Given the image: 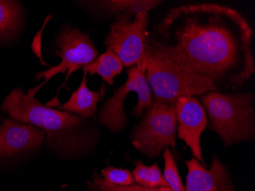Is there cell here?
Returning a JSON list of instances; mask_svg holds the SVG:
<instances>
[{
    "instance_id": "1",
    "label": "cell",
    "mask_w": 255,
    "mask_h": 191,
    "mask_svg": "<svg viewBox=\"0 0 255 191\" xmlns=\"http://www.w3.org/2000/svg\"><path fill=\"white\" fill-rule=\"evenodd\" d=\"M253 31L240 11L217 3L172 8L154 24L148 43L222 90H236L255 73Z\"/></svg>"
},
{
    "instance_id": "2",
    "label": "cell",
    "mask_w": 255,
    "mask_h": 191,
    "mask_svg": "<svg viewBox=\"0 0 255 191\" xmlns=\"http://www.w3.org/2000/svg\"><path fill=\"white\" fill-rule=\"evenodd\" d=\"M11 119L44 131L48 150L64 162L91 155L100 140L98 129L90 119L41 104L22 89H14L0 106Z\"/></svg>"
},
{
    "instance_id": "3",
    "label": "cell",
    "mask_w": 255,
    "mask_h": 191,
    "mask_svg": "<svg viewBox=\"0 0 255 191\" xmlns=\"http://www.w3.org/2000/svg\"><path fill=\"white\" fill-rule=\"evenodd\" d=\"M200 102L207 116V125L221 138L225 148L255 139L254 93L214 90L202 95Z\"/></svg>"
},
{
    "instance_id": "4",
    "label": "cell",
    "mask_w": 255,
    "mask_h": 191,
    "mask_svg": "<svg viewBox=\"0 0 255 191\" xmlns=\"http://www.w3.org/2000/svg\"><path fill=\"white\" fill-rule=\"evenodd\" d=\"M144 62L153 101L174 104L180 97H195L219 90L210 80L193 74L153 48L149 43Z\"/></svg>"
},
{
    "instance_id": "5",
    "label": "cell",
    "mask_w": 255,
    "mask_h": 191,
    "mask_svg": "<svg viewBox=\"0 0 255 191\" xmlns=\"http://www.w3.org/2000/svg\"><path fill=\"white\" fill-rule=\"evenodd\" d=\"M53 53L55 57L61 59V63L58 65L50 67L48 70L36 74L35 80H39L43 78L44 80L39 85L27 91V94L30 97H35L37 92L51 79L58 74H64L67 71L64 83L57 90L56 97L46 104L48 106L58 104L57 100L60 90L65 87L71 74L77 70H83L84 67L93 62L99 56L98 50L90 38V34L70 25L62 28L57 34L54 40Z\"/></svg>"
},
{
    "instance_id": "6",
    "label": "cell",
    "mask_w": 255,
    "mask_h": 191,
    "mask_svg": "<svg viewBox=\"0 0 255 191\" xmlns=\"http://www.w3.org/2000/svg\"><path fill=\"white\" fill-rule=\"evenodd\" d=\"M177 122L173 103L153 101L130 135V142L150 159L158 157L166 148L176 150Z\"/></svg>"
},
{
    "instance_id": "7",
    "label": "cell",
    "mask_w": 255,
    "mask_h": 191,
    "mask_svg": "<svg viewBox=\"0 0 255 191\" xmlns=\"http://www.w3.org/2000/svg\"><path fill=\"white\" fill-rule=\"evenodd\" d=\"M127 80L118 88L113 90V97L107 99L98 115L100 126L108 129L113 134L124 130L127 116L124 110L125 101L130 93L137 95V103L131 111L134 117L142 116L152 103V92L146 79V64L134 65L126 70Z\"/></svg>"
},
{
    "instance_id": "8",
    "label": "cell",
    "mask_w": 255,
    "mask_h": 191,
    "mask_svg": "<svg viewBox=\"0 0 255 191\" xmlns=\"http://www.w3.org/2000/svg\"><path fill=\"white\" fill-rule=\"evenodd\" d=\"M149 12L141 11L133 19L117 20L110 25L103 42L127 68L144 64L148 47Z\"/></svg>"
},
{
    "instance_id": "9",
    "label": "cell",
    "mask_w": 255,
    "mask_h": 191,
    "mask_svg": "<svg viewBox=\"0 0 255 191\" xmlns=\"http://www.w3.org/2000/svg\"><path fill=\"white\" fill-rule=\"evenodd\" d=\"M177 136L190 148L194 159L206 167L203 159L200 139L207 127L208 119L203 105L195 97H183L174 103Z\"/></svg>"
},
{
    "instance_id": "10",
    "label": "cell",
    "mask_w": 255,
    "mask_h": 191,
    "mask_svg": "<svg viewBox=\"0 0 255 191\" xmlns=\"http://www.w3.org/2000/svg\"><path fill=\"white\" fill-rule=\"evenodd\" d=\"M45 140L44 131L14 119L0 124V158L12 157L39 149Z\"/></svg>"
},
{
    "instance_id": "11",
    "label": "cell",
    "mask_w": 255,
    "mask_h": 191,
    "mask_svg": "<svg viewBox=\"0 0 255 191\" xmlns=\"http://www.w3.org/2000/svg\"><path fill=\"white\" fill-rule=\"evenodd\" d=\"M185 163L188 169L185 191H236L226 167L215 154L209 169L194 158Z\"/></svg>"
},
{
    "instance_id": "12",
    "label": "cell",
    "mask_w": 255,
    "mask_h": 191,
    "mask_svg": "<svg viewBox=\"0 0 255 191\" xmlns=\"http://www.w3.org/2000/svg\"><path fill=\"white\" fill-rule=\"evenodd\" d=\"M100 18L131 19L141 11L154 9L163 2L158 0H98L76 2Z\"/></svg>"
},
{
    "instance_id": "13",
    "label": "cell",
    "mask_w": 255,
    "mask_h": 191,
    "mask_svg": "<svg viewBox=\"0 0 255 191\" xmlns=\"http://www.w3.org/2000/svg\"><path fill=\"white\" fill-rule=\"evenodd\" d=\"M87 74L84 70L82 81L67 102L59 106L60 110L77 115L85 119L94 117L97 113V105L103 95V90L92 91L87 86Z\"/></svg>"
},
{
    "instance_id": "14",
    "label": "cell",
    "mask_w": 255,
    "mask_h": 191,
    "mask_svg": "<svg viewBox=\"0 0 255 191\" xmlns=\"http://www.w3.org/2000/svg\"><path fill=\"white\" fill-rule=\"evenodd\" d=\"M125 66L121 60L111 51H107L83 68L90 75L100 76L109 85L114 84L115 77L121 74Z\"/></svg>"
},
{
    "instance_id": "15",
    "label": "cell",
    "mask_w": 255,
    "mask_h": 191,
    "mask_svg": "<svg viewBox=\"0 0 255 191\" xmlns=\"http://www.w3.org/2000/svg\"><path fill=\"white\" fill-rule=\"evenodd\" d=\"M21 8L16 1L0 0V40L13 37L20 28Z\"/></svg>"
},
{
    "instance_id": "16",
    "label": "cell",
    "mask_w": 255,
    "mask_h": 191,
    "mask_svg": "<svg viewBox=\"0 0 255 191\" xmlns=\"http://www.w3.org/2000/svg\"><path fill=\"white\" fill-rule=\"evenodd\" d=\"M134 164L135 168L132 171V175L136 184L147 189L169 188L157 163L148 166L141 161H136Z\"/></svg>"
},
{
    "instance_id": "17",
    "label": "cell",
    "mask_w": 255,
    "mask_h": 191,
    "mask_svg": "<svg viewBox=\"0 0 255 191\" xmlns=\"http://www.w3.org/2000/svg\"><path fill=\"white\" fill-rule=\"evenodd\" d=\"M164 160V178L169 188L173 191H185L181 178L177 169L175 159L170 148H166L163 151Z\"/></svg>"
},
{
    "instance_id": "18",
    "label": "cell",
    "mask_w": 255,
    "mask_h": 191,
    "mask_svg": "<svg viewBox=\"0 0 255 191\" xmlns=\"http://www.w3.org/2000/svg\"><path fill=\"white\" fill-rule=\"evenodd\" d=\"M157 190L158 188L147 189L136 183L128 186L113 185L106 182L100 175L95 173L92 177L91 180L87 183V188L85 191H157Z\"/></svg>"
},
{
    "instance_id": "19",
    "label": "cell",
    "mask_w": 255,
    "mask_h": 191,
    "mask_svg": "<svg viewBox=\"0 0 255 191\" xmlns=\"http://www.w3.org/2000/svg\"><path fill=\"white\" fill-rule=\"evenodd\" d=\"M100 176L108 183L120 186H128L136 183L131 172L127 169H117L115 167L108 166L103 169Z\"/></svg>"
},
{
    "instance_id": "20",
    "label": "cell",
    "mask_w": 255,
    "mask_h": 191,
    "mask_svg": "<svg viewBox=\"0 0 255 191\" xmlns=\"http://www.w3.org/2000/svg\"><path fill=\"white\" fill-rule=\"evenodd\" d=\"M50 18H51V15L48 17V18L45 20L44 21V25H43V28H41V31L36 34V36L34 38V42L32 44V49L33 51H34V54H36L37 57H38V58L40 59V61H41V64L44 66H48V64H46V63L44 62V60H43L42 56H41V32L42 31V30H44V27H45L46 23L48 22V19H49Z\"/></svg>"
},
{
    "instance_id": "21",
    "label": "cell",
    "mask_w": 255,
    "mask_h": 191,
    "mask_svg": "<svg viewBox=\"0 0 255 191\" xmlns=\"http://www.w3.org/2000/svg\"><path fill=\"white\" fill-rule=\"evenodd\" d=\"M158 191H173V190L170 189L168 187H164V188H158Z\"/></svg>"
},
{
    "instance_id": "22",
    "label": "cell",
    "mask_w": 255,
    "mask_h": 191,
    "mask_svg": "<svg viewBox=\"0 0 255 191\" xmlns=\"http://www.w3.org/2000/svg\"><path fill=\"white\" fill-rule=\"evenodd\" d=\"M0 121H1V119H0Z\"/></svg>"
},
{
    "instance_id": "23",
    "label": "cell",
    "mask_w": 255,
    "mask_h": 191,
    "mask_svg": "<svg viewBox=\"0 0 255 191\" xmlns=\"http://www.w3.org/2000/svg\"><path fill=\"white\" fill-rule=\"evenodd\" d=\"M157 191H158V190H157Z\"/></svg>"
}]
</instances>
